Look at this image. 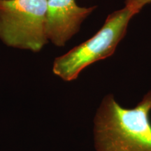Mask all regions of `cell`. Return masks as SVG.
I'll return each instance as SVG.
<instances>
[{
	"instance_id": "cell-1",
	"label": "cell",
	"mask_w": 151,
	"mask_h": 151,
	"mask_svg": "<svg viewBox=\"0 0 151 151\" xmlns=\"http://www.w3.org/2000/svg\"><path fill=\"white\" fill-rule=\"evenodd\" d=\"M151 90L134 108L120 106L105 96L94 117L97 151H151Z\"/></svg>"
},
{
	"instance_id": "cell-2",
	"label": "cell",
	"mask_w": 151,
	"mask_h": 151,
	"mask_svg": "<svg viewBox=\"0 0 151 151\" xmlns=\"http://www.w3.org/2000/svg\"><path fill=\"white\" fill-rule=\"evenodd\" d=\"M140 11L129 6L113 11L91 38L55 58L52 72L62 80L74 81L86 68L112 55L127 32L130 20Z\"/></svg>"
},
{
	"instance_id": "cell-3",
	"label": "cell",
	"mask_w": 151,
	"mask_h": 151,
	"mask_svg": "<svg viewBox=\"0 0 151 151\" xmlns=\"http://www.w3.org/2000/svg\"><path fill=\"white\" fill-rule=\"evenodd\" d=\"M47 0H0V41L11 48L39 52L48 42Z\"/></svg>"
},
{
	"instance_id": "cell-4",
	"label": "cell",
	"mask_w": 151,
	"mask_h": 151,
	"mask_svg": "<svg viewBox=\"0 0 151 151\" xmlns=\"http://www.w3.org/2000/svg\"><path fill=\"white\" fill-rule=\"evenodd\" d=\"M96 8V6H80L76 0H47L46 32L48 41L56 46H65Z\"/></svg>"
},
{
	"instance_id": "cell-5",
	"label": "cell",
	"mask_w": 151,
	"mask_h": 151,
	"mask_svg": "<svg viewBox=\"0 0 151 151\" xmlns=\"http://www.w3.org/2000/svg\"><path fill=\"white\" fill-rule=\"evenodd\" d=\"M151 3V0H125V5L129 6L141 11L145 6Z\"/></svg>"
}]
</instances>
